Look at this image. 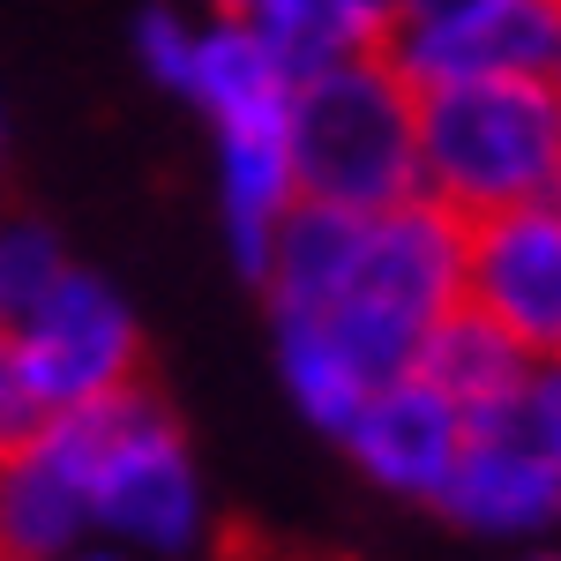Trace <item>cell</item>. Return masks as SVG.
I'll use <instances>...</instances> for the list:
<instances>
[{
  "mask_svg": "<svg viewBox=\"0 0 561 561\" xmlns=\"http://www.w3.org/2000/svg\"><path fill=\"white\" fill-rule=\"evenodd\" d=\"M203 8H210V15H248L255 0H203Z\"/></svg>",
  "mask_w": 561,
  "mask_h": 561,
  "instance_id": "d6986e66",
  "label": "cell"
},
{
  "mask_svg": "<svg viewBox=\"0 0 561 561\" xmlns=\"http://www.w3.org/2000/svg\"><path fill=\"white\" fill-rule=\"evenodd\" d=\"M389 60L420 90L465 76H561V0H442L404 15Z\"/></svg>",
  "mask_w": 561,
  "mask_h": 561,
  "instance_id": "52a82bcc",
  "label": "cell"
},
{
  "mask_svg": "<svg viewBox=\"0 0 561 561\" xmlns=\"http://www.w3.org/2000/svg\"><path fill=\"white\" fill-rule=\"evenodd\" d=\"M195 31L203 23H187V8H142L135 15V68L150 76L158 90H187V68H195Z\"/></svg>",
  "mask_w": 561,
  "mask_h": 561,
  "instance_id": "2e32d148",
  "label": "cell"
},
{
  "mask_svg": "<svg viewBox=\"0 0 561 561\" xmlns=\"http://www.w3.org/2000/svg\"><path fill=\"white\" fill-rule=\"evenodd\" d=\"M217 135V217H225V240L232 262L262 277L277 225L300 203V158H293V113L277 121H232Z\"/></svg>",
  "mask_w": 561,
  "mask_h": 561,
  "instance_id": "8fae6325",
  "label": "cell"
},
{
  "mask_svg": "<svg viewBox=\"0 0 561 561\" xmlns=\"http://www.w3.org/2000/svg\"><path fill=\"white\" fill-rule=\"evenodd\" d=\"M420 187L457 217L561 195V83L465 76L420 90Z\"/></svg>",
  "mask_w": 561,
  "mask_h": 561,
  "instance_id": "7a4b0ae2",
  "label": "cell"
},
{
  "mask_svg": "<svg viewBox=\"0 0 561 561\" xmlns=\"http://www.w3.org/2000/svg\"><path fill=\"white\" fill-rule=\"evenodd\" d=\"M510 427H517L524 442L539 449V457H554V465H561V352L531 367V382H524L517 412H510Z\"/></svg>",
  "mask_w": 561,
  "mask_h": 561,
  "instance_id": "e0dca14e",
  "label": "cell"
},
{
  "mask_svg": "<svg viewBox=\"0 0 561 561\" xmlns=\"http://www.w3.org/2000/svg\"><path fill=\"white\" fill-rule=\"evenodd\" d=\"M465 300V217L434 195L367 210L345 285L307 314H277V375L322 434H345L359 404L420 367L427 330Z\"/></svg>",
  "mask_w": 561,
  "mask_h": 561,
  "instance_id": "6da1fadb",
  "label": "cell"
},
{
  "mask_svg": "<svg viewBox=\"0 0 561 561\" xmlns=\"http://www.w3.org/2000/svg\"><path fill=\"white\" fill-rule=\"evenodd\" d=\"M293 158L300 195L337 210H389L420 187V83L389 60H337L293 83Z\"/></svg>",
  "mask_w": 561,
  "mask_h": 561,
  "instance_id": "3957f363",
  "label": "cell"
},
{
  "mask_svg": "<svg viewBox=\"0 0 561 561\" xmlns=\"http://www.w3.org/2000/svg\"><path fill=\"white\" fill-rule=\"evenodd\" d=\"M8 337H15V359H23V375L38 389L45 420L128 389L135 367H142V330H135L128 300H121L105 277L76 270V262L60 270V285H53Z\"/></svg>",
  "mask_w": 561,
  "mask_h": 561,
  "instance_id": "5b68a950",
  "label": "cell"
},
{
  "mask_svg": "<svg viewBox=\"0 0 561 561\" xmlns=\"http://www.w3.org/2000/svg\"><path fill=\"white\" fill-rule=\"evenodd\" d=\"M465 300L524 352H561V195L465 217Z\"/></svg>",
  "mask_w": 561,
  "mask_h": 561,
  "instance_id": "8992f818",
  "label": "cell"
},
{
  "mask_svg": "<svg viewBox=\"0 0 561 561\" xmlns=\"http://www.w3.org/2000/svg\"><path fill=\"white\" fill-rule=\"evenodd\" d=\"M427 8H442V0H404V15H427Z\"/></svg>",
  "mask_w": 561,
  "mask_h": 561,
  "instance_id": "ffe728a7",
  "label": "cell"
},
{
  "mask_svg": "<svg viewBox=\"0 0 561 561\" xmlns=\"http://www.w3.org/2000/svg\"><path fill=\"white\" fill-rule=\"evenodd\" d=\"M554 83H561V76H554Z\"/></svg>",
  "mask_w": 561,
  "mask_h": 561,
  "instance_id": "603a6c76",
  "label": "cell"
},
{
  "mask_svg": "<svg viewBox=\"0 0 561 561\" xmlns=\"http://www.w3.org/2000/svg\"><path fill=\"white\" fill-rule=\"evenodd\" d=\"M337 442L352 449V465L375 479L382 494L434 502L442 479L457 472L465 442H472V420H465L420 367H404V375H389V382L359 404V420H352Z\"/></svg>",
  "mask_w": 561,
  "mask_h": 561,
  "instance_id": "ba28073f",
  "label": "cell"
},
{
  "mask_svg": "<svg viewBox=\"0 0 561 561\" xmlns=\"http://www.w3.org/2000/svg\"><path fill=\"white\" fill-rule=\"evenodd\" d=\"M293 68L270 53L248 15H203L195 31V68H187V105L210 121V128H232V121H277L293 113Z\"/></svg>",
  "mask_w": 561,
  "mask_h": 561,
  "instance_id": "4fadbf2b",
  "label": "cell"
},
{
  "mask_svg": "<svg viewBox=\"0 0 561 561\" xmlns=\"http://www.w3.org/2000/svg\"><path fill=\"white\" fill-rule=\"evenodd\" d=\"M531 367H539V352H524L517 337H510L494 314H479L472 300H457L427 330V345H420V375H427L472 427H502V420L517 412Z\"/></svg>",
  "mask_w": 561,
  "mask_h": 561,
  "instance_id": "7c38bea8",
  "label": "cell"
},
{
  "mask_svg": "<svg viewBox=\"0 0 561 561\" xmlns=\"http://www.w3.org/2000/svg\"><path fill=\"white\" fill-rule=\"evenodd\" d=\"M60 270H68V248L38 217H0V330H15L60 285Z\"/></svg>",
  "mask_w": 561,
  "mask_h": 561,
  "instance_id": "9a60e30c",
  "label": "cell"
},
{
  "mask_svg": "<svg viewBox=\"0 0 561 561\" xmlns=\"http://www.w3.org/2000/svg\"><path fill=\"white\" fill-rule=\"evenodd\" d=\"M0 165H8V113H0Z\"/></svg>",
  "mask_w": 561,
  "mask_h": 561,
  "instance_id": "44dd1931",
  "label": "cell"
},
{
  "mask_svg": "<svg viewBox=\"0 0 561 561\" xmlns=\"http://www.w3.org/2000/svg\"><path fill=\"white\" fill-rule=\"evenodd\" d=\"M434 510L449 524H465L479 539H524V531H547L561 517V465L539 457L510 420L502 427H472L457 472L442 479Z\"/></svg>",
  "mask_w": 561,
  "mask_h": 561,
  "instance_id": "30bf717a",
  "label": "cell"
},
{
  "mask_svg": "<svg viewBox=\"0 0 561 561\" xmlns=\"http://www.w3.org/2000/svg\"><path fill=\"white\" fill-rule=\"evenodd\" d=\"M248 23L270 38V53L293 76H314V68H337V60L389 53L404 31V0H255Z\"/></svg>",
  "mask_w": 561,
  "mask_h": 561,
  "instance_id": "5bb4252c",
  "label": "cell"
},
{
  "mask_svg": "<svg viewBox=\"0 0 561 561\" xmlns=\"http://www.w3.org/2000/svg\"><path fill=\"white\" fill-rule=\"evenodd\" d=\"M45 427V404L38 389H31V375H23V359H15V337L0 330V449H15L23 434Z\"/></svg>",
  "mask_w": 561,
  "mask_h": 561,
  "instance_id": "ac0fdd59",
  "label": "cell"
},
{
  "mask_svg": "<svg viewBox=\"0 0 561 561\" xmlns=\"http://www.w3.org/2000/svg\"><path fill=\"white\" fill-rule=\"evenodd\" d=\"M76 457H83L90 479V517L98 531L128 539L142 554H187L203 539V479H195V457L180 442L173 412L150 397L142 382L113 389L98 404H76V412H53Z\"/></svg>",
  "mask_w": 561,
  "mask_h": 561,
  "instance_id": "277c9868",
  "label": "cell"
},
{
  "mask_svg": "<svg viewBox=\"0 0 561 561\" xmlns=\"http://www.w3.org/2000/svg\"><path fill=\"white\" fill-rule=\"evenodd\" d=\"M83 531H98L83 457L60 420H45L0 449V561H68Z\"/></svg>",
  "mask_w": 561,
  "mask_h": 561,
  "instance_id": "9c48e42d",
  "label": "cell"
},
{
  "mask_svg": "<svg viewBox=\"0 0 561 561\" xmlns=\"http://www.w3.org/2000/svg\"><path fill=\"white\" fill-rule=\"evenodd\" d=\"M68 561H128V554H68Z\"/></svg>",
  "mask_w": 561,
  "mask_h": 561,
  "instance_id": "7402d4cb",
  "label": "cell"
}]
</instances>
